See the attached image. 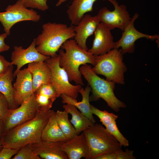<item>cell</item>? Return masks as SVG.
Here are the masks:
<instances>
[{
	"instance_id": "1",
	"label": "cell",
	"mask_w": 159,
	"mask_h": 159,
	"mask_svg": "<svg viewBox=\"0 0 159 159\" xmlns=\"http://www.w3.org/2000/svg\"><path fill=\"white\" fill-rule=\"evenodd\" d=\"M54 112L53 110L39 108L33 119L3 133L1 140L3 147L20 148L41 140L42 130Z\"/></svg>"
},
{
	"instance_id": "2",
	"label": "cell",
	"mask_w": 159,
	"mask_h": 159,
	"mask_svg": "<svg viewBox=\"0 0 159 159\" xmlns=\"http://www.w3.org/2000/svg\"><path fill=\"white\" fill-rule=\"evenodd\" d=\"M59 50V65L67 72L70 81L76 85H84L80 71V66L95 64V56L80 46L73 39L66 41Z\"/></svg>"
},
{
	"instance_id": "3",
	"label": "cell",
	"mask_w": 159,
	"mask_h": 159,
	"mask_svg": "<svg viewBox=\"0 0 159 159\" xmlns=\"http://www.w3.org/2000/svg\"><path fill=\"white\" fill-rule=\"evenodd\" d=\"M41 34L35 39L36 48L41 54L52 57L57 55L62 44L74 39L75 35L73 26L48 22L42 26Z\"/></svg>"
},
{
	"instance_id": "4",
	"label": "cell",
	"mask_w": 159,
	"mask_h": 159,
	"mask_svg": "<svg viewBox=\"0 0 159 159\" xmlns=\"http://www.w3.org/2000/svg\"><path fill=\"white\" fill-rule=\"evenodd\" d=\"M80 71L91 88L92 95L90 99L96 101L102 98L108 106L116 112L120 108L126 107L125 104L119 100L114 94L115 83L98 76L92 70L91 66L88 64L81 66Z\"/></svg>"
},
{
	"instance_id": "5",
	"label": "cell",
	"mask_w": 159,
	"mask_h": 159,
	"mask_svg": "<svg viewBox=\"0 0 159 159\" xmlns=\"http://www.w3.org/2000/svg\"><path fill=\"white\" fill-rule=\"evenodd\" d=\"M95 64L92 69L106 80L121 85L125 83L124 74L127 68L123 62L120 49L114 48L104 54L95 56Z\"/></svg>"
},
{
	"instance_id": "6",
	"label": "cell",
	"mask_w": 159,
	"mask_h": 159,
	"mask_svg": "<svg viewBox=\"0 0 159 159\" xmlns=\"http://www.w3.org/2000/svg\"><path fill=\"white\" fill-rule=\"evenodd\" d=\"M83 132L89 147V159H95L122 148L116 139L100 124L95 123Z\"/></svg>"
},
{
	"instance_id": "7",
	"label": "cell",
	"mask_w": 159,
	"mask_h": 159,
	"mask_svg": "<svg viewBox=\"0 0 159 159\" xmlns=\"http://www.w3.org/2000/svg\"><path fill=\"white\" fill-rule=\"evenodd\" d=\"M59 56L58 54L50 57L45 61L50 71V84L54 89L57 98L64 94L76 99L82 86L70 83L67 72L59 65Z\"/></svg>"
},
{
	"instance_id": "8",
	"label": "cell",
	"mask_w": 159,
	"mask_h": 159,
	"mask_svg": "<svg viewBox=\"0 0 159 159\" xmlns=\"http://www.w3.org/2000/svg\"><path fill=\"white\" fill-rule=\"evenodd\" d=\"M40 16L33 9H28L18 0L13 5H8L5 11L0 12V21L6 35H9L10 29L15 24L19 22L29 21L37 22Z\"/></svg>"
},
{
	"instance_id": "9",
	"label": "cell",
	"mask_w": 159,
	"mask_h": 159,
	"mask_svg": "<svg viewBox=\"0 0 159 159\" xmlns=\"http://www.w3.org/2000/svg\"><path fill=\"white\" fill-rule=\"evenodd\" d=\"M34 94L3 119L4 133L34 118L39 110Z\"/></svg>"
},
{
	"instance_id": "10",
	"label": "cell",
	"mask_w": 159,
	"mask_h": 159,
	"mask_svg": "<svg viewBox=\"0 0 159 159\" xmlns=\"http://www.w3.org/2000/svg\"><path fill=\"white\" fill-rule=\"evenodd\" d=\"M114 6V9L110 11L107 7L101 8L97 15L100 22L111 30L119 28L123 31L130 22L131 18L126 6L119 5L116 0H107Z\"/></svg>"
},
{
	"instance_id": "11",
	"label": "cell",
	"mask_w": 159,
	"mask_h": 159,
	"mask_svg": "<svg viewBox=\"0 0 159 159\" xmlns=\"http://www.w3.org/2000/svg\"><path fill=\"white\" fill-rule=\"evenodd\" d=\"M139 16V14L137 13L134 14L123 31L120 39L115 42L114 48L118 49L120 47L123 54L127 53H132L135 49V42L139 39L144 38L151 40H159V36L158 34L150 35L145 34L136 29L134 23Z\"/></svg>"
},
{
	"instance_id": "12",
	"label": "cell",
	"mask_w": 159,
	"mask_h": 159,
	"mask_svg": "<svg viewBox=\"0 0 159 159\" xmlns=\"http://www.w3.org/2000/svg\"><path fill=\"white\" fill-rule=\"evenodd\" d=\"M50 57L41 54L37 50L35 39L26 49L23 48L21 46H15L11 54V62H10V65L16 66V69L13 73L14 77L25 65L33 62L45 61Z\"/></svg>"
},
{
	"instance_id": "13",
	"label": "cell",
	"mask_w": 159,
	"mask_h": 159,
	"mask_svg": "<svg viewBox=\"0 0 159 159\" xmlns=\"http://www.w3.org/2000/svg\"><path fill=\"white\" fill-rule=\"evenodd\" d=\"M111 29L100 22L94 33L92 47L88 51L95 56L106 54L114 49L115 42Z\"/></svg>"
},
{
	"instance_id": "14",
	"label": "cell",
	"mask_w": 159,
	"mask_h": 159,
	"mask_svg": "<svg viewBox=\"0 0 159 159\" xmlns=\"http://www.w3.org/2000/svg\"><path fill=\"white\" fill-rule=\"evenodd\" d=\"M14 83V100L17 108L33 94L32 77L27 68L20 70Z\"/></svg>"
},
{
	"instance_id": "15",
	"label": "cell",
	"mask_w": 159,
	"mask_h": 159,
	"mask_svg": "<svg viewBox=\"0 0 159 159\" xmlns=\"http://www.w3.org/2000/svg\"><path fill=\"white\" fill-rule=\"evenodd\" d=\"M100 20L97 16L85 14L78 23L74 27L75 35L74 39L83 49L87 51L86 44L88 38L94 33Z\"/></svg>"
},
{
	"instance_id": "16",
	"label": "cell",
	"mask_w": 159,
	"mask_h": 159,
	"mask_svg": "<svg viewBox=\"0 0 159 159\" xmlns=\"http://www.w3.org/2000/svg\"><path fill=\"white\" fill-rule=\"evenodd\" d=\"M61 147L68 159H80L83 158L89 159V147L83 132L71 139L63 141Z\"/></svg>"
},
{
	"instance_id": "17",
	"label": "cell",
	"mask_w": 159,
	"mask_h": 159,
	"mask_svg": "<svg viewBox=\"0 0 159 159\" xmlns=\"http://www.w3.org/2000/svg\"><path fill=\"white\" fill-rule=\"evenodd\" d=\"M62 142H50L41 140L30 145L41 159H68L67 155L62 149Z\"/></svg>"
},
{
	"instance_id": "18",
	"label": "cell",
	"mask_w": 159,
	"mask_h": 159,
	"mask_svg": "<svg viewBox=\"0 0 159 159\" xmlns=\"http://www.w3.org/2000/svg\"><path fill=\"white\" fill-rule=\"evenodd\" d=\"M91 91V88L88 84L85 89L82 87L79 91L82 98L81 101L80 102H78L76 99L64 94L61 95L60 97L63 103L69 104L74 106L92 122L95 123L96 121L91 112V105L90 102V94Z\"/></svg>"
},
{
	"instance_id": "19",
	"label": "cell",
	"mask_w": 159,
	"mask_h": 159,
	"mask_svg": "<svg viewBox=\"0 0 159 159\" xmlns=\"http://www.w3.org/2000/svg\"><path fill=\"white\" fill-rule=\"evenodd\" d=\"M27 68L32 76L34 92L41 86L50 83V70L45 61L29 63Z\"/></svg>"
},
{
	"instance_id": "20",
	"label": "cell",
	"mask_w": 159,
	"mask_h": 159,
	"mask_svg": "<svg viewBox=\"0 0 159 159\" xmlns=\"http://www.w3.org/2000/svg\"><path fill=\"white\" fill-rule=\"evenodd\" d=\"M97 0H73L66 12L71 25H76L86 13L92 11L93 5Z\"/></svg>"
},
{
	"instance_id": "21",
	"label": "cell",
	"mask_w": 159,
	"mask_h": 159,
	"mask_svg": "<svg viewBox=\"0 0 159 159\" xmlns=\"http://www.w3.org/2000/svg\"><path fill=\"white\" fill-rule=\"evenodd\" d=\"M41 139L50 142H62L68 140L58 124L54 112L49 117L42 130Z\"/></svg>"
},
{
	"instance_id": "22",
	"label": "cell",
	"mask_w": 159,
	"mask_h": 159,
	"mask_svg": "<svg viewBox=\"0 0 159 159\" xmlns=\"http://www.w3.org/2000/svg\"><path fill=\"white\" fill-rule=\"evenodd\" d=\"M13 65H10L7 69L0 74V92L6 98L10 109L17 108L14 101V90L12 82L14 77Z\"/></svg>"
},
{
	"instance_id": "23",
	"label": "cell",
	"mask_w": 159,
	"mask_h": 159,
	"mask_svg": "<svg viewBox=\"0 0 159 159\" xmlns=\"http://www.w3.org/2000/svg\"><path fill=\"white\" fill-rule=\"evenodd\" d=\"M62 107L64 110L71 115L72 118L70 121L75 128L77 135L80 134L94 124L74 106L65 104Z\"/></svg>"
},
{
	"instance_id": "24",
	"label": "cell",
	"mask_w": 159,
	"mask_h": 159,
	"mask_svg": "<svg viewBox=\"0 0 159 159\" xmlns=\"http://www.w3.org/2000/svg\"><path fill=\"white\" fill-rule=\"evenodd\" d=\"M55 115L58 124L67 140L77 135L75 129L69 119L68 113L64 110H58L55 112Z\"/></svg>"
},
{
	"instance_id": "25",
	"label": "cell",
	"mask_w": 159,
	"mask_h": 159,
	"mask_svg": "<svg viewBox=\"0 0 159 159\" xmlns=\"http://www.w3.org/2000/svg\"><path fill=\"white\" fill-rule=\"evenodd\" d=\"M133 153V151L128 149L124 151L120 148L111 153L99 156L95 159H135Z\"/></svg>"
},
{
	"instance_id": "26",
	"label": "cell",
	"mask_w": 159,
	"mask_h": 159,
	"mask_svg": "<svg viewBox=\"0 0 159 159\" xmlns=\"http://www.w3.org/2000/svg\"><path fill=\"white\" fill-rule=\"evenodd\" d=\"M92 114L97 116L100 119L102 124L106 127L111 122L115 121L118 117V116L112 113H109L106 110L102 111L91 105Z\"/></svg>"
},
{
	"instance_id": "27",
	"label": "cell",
	"mask_w": 159,
	"mask_h": 159,
	"mask_svg": "<svg viewBox=\"0 0 159 159\" xmlns=\"http://www.w3.org/2000/svg\"><path fill=\"white\" fill-rule=\"evenodd\" d=\"M105 127L107 131L116 139L122 146L126 147L129 146L128 140L119 131L116 120L111 122Z\"/></svg>"
},
{
	"instance_id": "28",
	"label": "cell",
	"mask_w": 159,
	"mask_h": 159,
	"mask_svg": "<svg viewBox=\"0 0 159 159\" xmlns=\"http://www.w3.org/2000/svg\"><path fill=\"white\" fill-rule=\"evenodd\" d=\"M13 159H41L35 153L30 144L25 145L20 148Z\"/></svg>"
},
{
	"instance_id": "29",
	"label": "cell",
	"mask_w": 159,
	"mask_h": 159,
	"mask_svg": "<svg viewBox=\"0 0 159 159\" xmlns=\"http://www.w3.org/2000/svg\"><path fill=\"white\" fill-rule=\"evenodd\" d=\"M34 95L39 108L46 110H49L55 101L47 95L34 92Z\"/></svg>"
},
{
	"instance_id": "30",
	"label": "cell",
	"mask_w": 159,
	"mask_h": 159,
	"mask_svg": "<svg viewBox=\"0 0 159 159\" xmlns=\"http://www.w3.org/2000/svg\"><path fill=\"white\" fill-rule=\"evenodd\" d=\"M47 0H20L22 5L26 8L37 9L45 11L49 9Z\"/></svg>"
},
{
	"instance_id": "31",
	"label": "cell",
	"mask_w": 159,
	"mask_h": 159,
	"mask_svg": "<svg viewBox=\"0 0 159 159\" xmlns=\"http://www.w3.org/2000/svg\"><path fill=\"white\" fill-rule=\"evenodd\" d=\"M10 111L7 100L0 92V119H4L9 114Z\"/></svg>"
},
{
	"instance_id": "32",
	"label": "cell",
	"mask_w": 159,
	"mask_h": 159,
	"mask_svg": "<svg viewBox=\"0 0 159 159\" xmlns=\"http://www.w3.org/2000/svg\"><path fill=\"white\" fill-rule=\"evenodd\" d=\"M20 148L3 147L0 151V159H10L16 154Z\"/></svg>"
},
{
	"instance_id": "33",
	"label": "cell",
	"mask_w": 159,
	"mask_h": 159,
	"mask_svg": "<svg viewBox=\"0 0 159 159\" xmlns=\"http://www.w3.org/2000/svg\"><path fill=\"white\" fill-rule=\"evenodd\" d=\"M7 36L5 33L0 35V53L7 51L9 49L10 46L4 42L5 39Z\"/></svg>"
},
{
	"instance_id": "34",
	"label": "cell",
	"mask_w": 159,
	"mask_h": 159,
	"mask_svg": "<svg viewBox=\"0 0 159 159\" xmlns=\"http://www.w3.org/2000/svg\"><path fill=\"white\" fill-rule=\"evenodd\" d=\"M10 65V62L0 54V74L4 72Z\"/></svg>"
},
{
	"instance_id": "35",
	"label": "cell",
	"mask_w": 159,
	"mask_h": 159,
	"mask_svg": "<svg viewBox=\"0 0 159 159\" xmlns=\"http://www.w3.org/2000/svg\"><path fill=\"white\" fill-rule=\"evenodd\" d=\"M4 123L3 120L0 119V140L4 133Z\"/></svg>"
},
{
	"instance_id": "36",
	"label": "cell",
	"mask_w": 159,
	"mask_h": 159,
	"mask_svg": "<svg viewBox=\"0 0 159 159\" xmlns=\"http://www.w3.org/2000/svg\"><path fill=\"white\" fill-rule=\"evenodd\" d=\"M68 0H58L56 4V6H58L61 5L63 3Z\"/></svg>"
},
{
	"instance_id": "37",
	"label": "cell",
	"mask_w": 159,
	"mask_h": 159,
	"mask_svg": "<svg viewBox=\"0 0 159 159\" xmlns=\"http://www.w3.org/2000/svg\"><path fill=\"white\" fill-rule=\"evenodd\" d=\"M3 147V146L0 140V149L2 148Z\"/></svg>"
},
{
	"instance_id": "38",
	"label": "cell",
	"mask_w": 159,
	"mask_h": 159,
	"mask_svg": "<svg viewBox=\"0 0 159 159\" xmlns=\"http://www.w3.org/2000/svg\"><path fill=\"white\" fill-rule=\"evenodd\" d=\"M2 148L0 149V151L1 150V149Z\"/></svg>"
}]
</instances>
